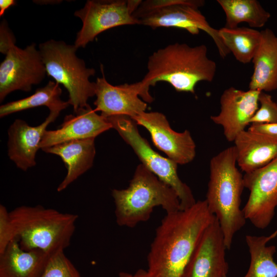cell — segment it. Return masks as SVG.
Masks as SVG:
<instances>
[{
  "label": "cell",
  "instance_id": "6da1fadb",
  "mask_svg": "<svg viewBox=\"0 0 277 277\" xmlns=\"http://www.w3.org/2000/svg\"><path fill=\"white\" fill-rule=\"evenodd\" d=\"M215 216L206 200L166 213L156 229L147 256L149 277H183L202 235Z\"/></svg>",
  "mask_w": 277,
  "mask_h": 277
},
{
  "label": "cell",
  "instance_id": "7a4b0ae2",
  "mask_svg": "<svg viewBox=\"0 0 277 277\" xmlns=\"http://www.w3.org/2000/svg\"><path fill=\"white\" fill-rule=\"evenodd\" d=\"M147 72L141 81L149 90L157 82H165L178 92L195 93L201 81L212 82L215 75V62L208 58L205 45L190 46L175 43L158 49L148 58Z\"/></svg>",
  "mask_w": 277,
  "mask_h": 277
},
{
  "label": "cell",
  "instance_id": "3957f363",
  "mask_svg": "<svg viewBox=\"0 0 277 277\" xmlns=\"http://www.w3.org/2000/svg\"><path fill=\"white\" fill-rule=\"evenodd\" d=\"M234 146L214 155L210 162V176L206 201L209 211L217 220L227 249L246 219L241 209L244 186L243 175L236 167Z\"/></svg>",
  "mask_w": 277,
  "mask_h": 277
},
{
  "label": "cell",
  "instance_id": "277c9868",
  "mask_svg": "<svg viewBox=\"0 0 277 277\" xmlns=\"http://www.w3.org/2000/svg\"><path fill=\"white\" fill-rule=\"evenodd\" d=\"M112 196L116 222L121 227L133 228L147 221L155 207H161L166 213L180 210L174 190L142 164L137 166L129 186L112 190Z\"/></svg>",
  "mask_w": 277,
  "mask_h": 277
},
{
  "label": "cell",
  "instance_id": "5b68a950",
  "mask_svg": "<svg viewBox=\"0 0 277 277\" xmlns=\"http://www.w3.org/2000/svg\"><path fill=\"white\" fill-rule=\"evenodd\" d=\"M16 239L25 250L39 249L50 254L70 244L78 215L40 205L21 206L9 212Z\"/></svg>",
  "mask_w": 277,
  "mask_h": 277
},
{
  "label": "cell",
  "instance_id": "8992f818",
  "mask_svg": "<svg viewBox=\"0 0 277 277\" xmlns=\"http://www.w3.org/2000/svg\"><path fill=\"white\" fill-rule=\"evenodd\" d=\"M77 49L74 44L53 39L39 45L47 75L67 89L74 112L87 106L88 100L95 95V83L90 81L95 70L77 57Z\"/></svg>",
  "mask_w": 277,
  "mask_h": 277
},
{
  "label": "cell",
  "instance_id": "52a82bcc",
  "mask_svg": "<svg viewBox=\"0 0 277 277\" xmlns=\"http://www.w3.org/2000/svg\"><path fill=\"white\" fill-rule=\"evenodd\" d=\"M107 118L112 128L133 149L142 164L159 180L174 190L180 202V210L189 208L196 203L190 187L178 176L177 164L154 151L147 140L141 135L137 125L131 118L125 115H115Z\"/></svg>",
  "mask_w": 277,
  "mask_h": 277
},
{
  "label": "cell",
  "instance_id": "ba28073f",
  "mask_svg": "<svg viewBox=\"0 0 277 277\" xmlns=\"http://www.w3.org/2000/svg\"><path fill=\"white\" fill-rule=\"evenodd\" d=\"M141 0H88L84 6L74 12L82 22L74 45L85 48L102 32L123 25L140 24L132 14Z\"/></svg>",
  "mask_w": 277,
  "mask_h": 277
},
{
  "label": "cell",
  "instance_id": "9c48e42d",
  "mask_svg": "<svg viewBox=\"0 0 277 277\" xmlns=\"http://www.w3.org/2000/svg\"><path fill=\"white\" fill-rule=\"evenodd\" d=\"M203 0H175L173 4L154 10L140 19L141 25L153 29L160 27L184 29L192 35L201 30L214 41L220 56L225 58L230 53L220 37L219 30L212 27L199 8L205 4Z\"/></svg>",
  "mask_w": 277,
  "mask_h": 277
},
{
  "label": "cell",
  "instance_id": "30bf717a",
  "mask_svg": "<svg viewBox=\"0 0 277 277\" xmlns=\"http://www.w3.org/2000/svg\"><path fill=\"white\" fill-rule=\"evenodd\" d=\"M46 75L41 53L35 43L24 49L13 45L0 64V102L14 91H30L32 86L40 84Z\"/></svg>",
  "mask_w": 277,
  "mask_h": 277
},
{
  "label": "cell",
  "instance_id": "8fae6325",
  "mask_svg": "<svg viewBox=\"0 0 277 277\" xmlns=\"http://www.w3.org/2000/svg\"><path fill=\"white\" fill-rule=\"evenodd\" d=\"M249 195L243 210L246 220L264 229L271 223L277 207V156L266 165L243 175Z\"/></svg>",
  "mask_w": 277,
  "mask_h": 277
},
{
  "label": "cell",
  "instance_id": "7c38bea8",
  "mask_svg": "<svg viewBox=\"0 0 277 277\" xmlns=\"http://www.w3.org/2000/svg\"><path fill=\"white\" fill-rule=\"evenodd\" d=\"M103 76L95 81L96 99L94 110L100 111L105 118L115 115H125L132 118L146 111V102L151 103L153 97L141 81L133 84L113 86Z\"/></svg>",
  "mask_w": 277,
  "mask_h": 277
},
{
  "label": "cell",
  "instance_id": "4fadbf2b",
  "mask_svg": "<svg viewBox=\"0 0 277 277\" xmlns=\"http://www.w3.org/2000/svg\"><path fill=\"white\" fill-rule=\"evenodd\" d=\"M150 133L153 144L177 164L191 162L196 154V145L188 130H173L164 114L159 112H143L132 118Z\"/></svg>",
  "mask_w": 277,
  "mask_h": 277
},
{
  "label": "cell",
  "instance_id": "5bb4252c",
  "mask_svg": "<svg viewBox=\"0 0 277 277\" xmlns=\"http://www.w3.org/2000/svg\"><path fill=\"white\" fill-rule=\"evenodd\" d=\"M226 249L223 233L215 216L202 235L183 277H228Z\"/></svg>",
  "mask_w": 277,
  "mask_h": 277
},
{
  "label": "cell",
  "instance_id": "9a60e30c",
  "mask_svg": "<svg viewBox=\"0 0 277 277\" xmlns=\"http://www.w3.org/2000/svg\"><path fill=\"white\" fill-rule=\"evenodd\" d=\"M261 91L249 89L243 91L230 87L222 93L220 100V111L210 119L223 129L229 142H233L238 135L245 130L259 108V96Z\"/></svg>",
  "mask_w": 277,
  "mask_h": 277
},
{
  "label": "cell",
  "instance_id": "2e32d148",
  "mask_svg": "<svg viewBox=\"0 0 277 277\" xmlns=\"http://www.w3.org/2000/svg\"><path fill=\"white\" fill-rule=\"evenodd\" d=\"M60 112H50L40 125L31 126L24 120L16 119L8 130V155L17 168L26 171L36 165V154L48 126Z\"/></svg>",
  "mask_w": 277,
  "mask_h": 277
},
{
  "label": "cell",
  "instance_id": "e0dca14e",
  "mask_svg": "<svg viewBox=\"0 0 277 277\" xmlns=\"http://www.w3.org/2000/svg\"><path fill=\"white\" fill-rule=\"evenodd\" d=\"M111 128L112 126L107 118L96 113L88 104L73 114L66 115L58 129L46 130L40 148L42 149L71 140L95 138Z\"/></svg>",
  "mask_w": 277,
  "mask_h": 277
},
{
  "label": "cell",
  "instance_id": "ac0fdd59",
  "mask_svg": "<svg viewBox=\"0 0 277 277\" xmlns=\"http://www.w3.org/2000/svg\"><path fill=\"white\" fill-rule=\"evenodd\" d=\"M236 163L248 173L260 168L277 156V136L248 129L233 141Z\"/></svg>",
  "mask_w": 277,
  "mask_h": 277
},
{
  "label": "cell",
  "instance_id": "d6986e66",
  "mask_svg": "<svg viewBox=\"0 0 277 277\" xmlns=\"http://www.w3.org/2000/svg\"><path fill=\"white\" fill-rule=\"evenodd\" d=\"M94 140H71L42 149L60 156L66 166L67 173L57 188L58 192L65 189L92 166L95 155Z\"/></svg>",
  "mask_w": 277,
  "mask_h": 277
},
{
  "label": "cell",
  "instance_id": "ffe728a7",
  "mask_svg": "<svg viewBox=\"0 0 277 277\" xmlns=\"http://www.w3.org/2000/svg\"><path fill=\"white\" fill-rule=\"evenodd\" d=\"M261 32L260 44L252 61L253 72L249 88L270 92L277 89V36L269 28Z\"/></svg>",
  "mask_w": 277,
  "mask_h": 277
},
{
  "label": "cell",
  "instance_id": "44dd1931",
  "mask_svg": "<svg viewBox=\"0 0 277 277\" xmlns=\"http://www.w3.org/2000/svg\"><path fill=\"white\" fill-rule=\"evenodd\" d=\"M49 255L39 249L23 250L15 239L0 254V277H39Z\"/></svg>",
  "mask_w": 277,
  "mask_h": 277
},
{
  "label": "cell",
  "instance_id": "7402d4cb",
  "mask_svg": "<svg viewBox=\"0 0 277 277\" xmlns=\"http://www.w3.org/2000/svg\"><path fill=\"white\" fill-rule=\"evenodd\" d=\"M62 93L60 85L49 81L44 87L37 89L30 96L1 105L0 117L39 106L48 107L50 112H61L70 105L68 101L61 99Z\"/></svg>",
  "mask_w": 277,
  "mask_h": 277
},
{
  "label": "cell",
  "instance_id": "603a6c76",
  "mask_svg": "<svg viewBox=\"0 0 277 277\" xmlns=\"http://www.w3.org/2000/svg\"><path fill=\"white\" fill-rule=\"evenodd\" d=\"M277 236V229L268 236L247 235L245 240L250 255L248 270L243 277H277V263L273 255L274 245H267Z\"/></svg>",
  "mask_w": 277,
  "mask_h": 277
},
{
  "label": "cell",
  "instance_id": "cb8c5ba5",
  "mask_svg": "<svg viewBox=\"0 0 277 277\" xmlns=\"http://www.w3.org/2000/svg\"><path fill=\"white\" fill-rule=\"evenodd\" d=\"M226 16L224 27L235 28L242 23L251 28H261L265 25L271 14L256 0H217Z\"/></svg>",
  "mask_w": 277,
  "mask_h": 277
},
{
  "label": "cell",
  "instance_id": "d4e9b609",
  "mask_svg": "<svg viewBox=\"0 0 277 277\" xmlns=\"http://www.w3.org/2000/svg\"><path fill=\"white\" fill-rule=\"evenodd\" d=\"M220 37L230 53L239 62L250 63L259 47L261 32L249 27H223L219 29Z\"/></svg>",
  "mask_w": 277,
  "mask_h": 277
},
{
  "label": "cell",
  "instance_id": "484cf974",
  "mask_svg": "<svg viewBox=\"0 0 277 277\" xmlns=\"http://www.w3.org/2000/svg\"><path fill=\"white\" fill-rule=\"evenodd\" d=\"M39 277H81V275L66 256L64 250H59L49 255Z\"/></svg>",
  "mask_w": 277,
  "mask_h": 277
},
{
  "label": "cell",
  "instance_id": "4316f807",
  "mask_svg": "<svg viewBox=\"0 0 277 277\" xmlns=\"http://www.w3.org/2000/svg\"><path fill=\"white\" fill-rule=\"evenodd\" d=\"M258 101L260 106L251 118L250 124L277 123V103L272 96L261 91Z\"/></svg>",
  "mask_w": 277,
  "mask_h": 277
},
{
  "label": "cell",
  "instance_id": "83f0119b",
  "mask_svg": "<svg viewBox=\"0 0 277 277\" xmlns=\"http://www.w3.org/2000/svg\"><path fill=\"white\" fill-rule=\"evenodd\" d=\"M16 239L14 228L11 222L9 212L6 207L0 205V254L8 245Z\"/></svg>",
  "mask_w": 277,
  "mask_h": 277
},
{
  "label": "cell",
  "instance_id": "f1b7e54d",
  "mask_svg": "<svg viewBox=\"0 0 277 277\" xmlns=\"http://www.w3.org/2000/svg\"><path fill=\"white\" fill-rule=\"evenodd\" d=\"M14 35L9 28L7 21L4 19L0 25V52L6 54L8 50L15 45Z\"/></svg>",
  "mask_w": 277,
  "mask_h": 277
},
{
  "label": "cell",
  "instance_id": "f546056e",
  "mask_svg": "<svg viewBox=\"0 0 277 277\" xmlns=\"http://www.w3.org/2000/svg\"><path fill=\"white\" fill-rule=\"evenodd\" d=\"M248 129L277 136V123L252 124Z\"/></svg>",
  "mask_w": 277,
  "mask_h": 277
},
{
  "label": "cell",
  "instance_id": "4dcf8cb0",
  "mask_svg": "<svg viewBox=\"0 0 277 277\" xmlns=\"http://www.w3.org/2000/svg\"><path fill=\"white\" fill-rule=\"evenodd\" d=\"M118 277H149L148 272L143 269L137 270L134 273H130L127 272H121L118 274Z\"/></svg>",
  "mask_w": 277,
  "mask_h": 277
},
{
  "label": "cell",
  "instance_id": "1f68e13d",
  "mask_svg": "<svg viewBox=\"0 0 277 277\" xmlns=\"http://www.w3.org/2000/svg\"><path fill=\"white\" fill-rule=\"evenodd\" d=\"M16 1L14 0L0 1V16H2L5 11L12 6L15 5Z\"/></svg>",
  "mask_w": 277,
  "mask_h": 277
},
{
  "label": "cell",
  "instance_id": "d6a6232c",
  "mask_svg": "<svg viewBox=\"0 0 277 277\" xmlns=\"http://www.w3.org/2000/svg\"><path fill=\"white\" fill-rule=\"evenodd\" d=\"M276 103H277V101H276Z\"/></svg>",
  "mask_w": 277,
  "mask_h": 277
}]
</instances>
